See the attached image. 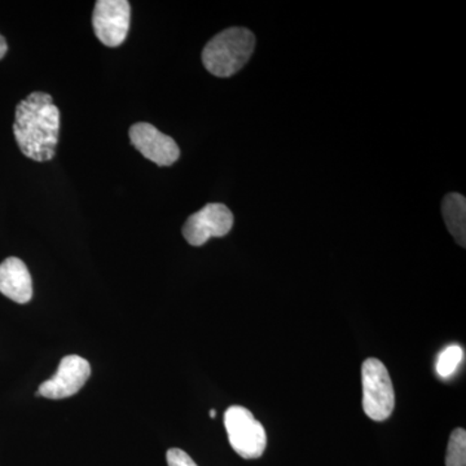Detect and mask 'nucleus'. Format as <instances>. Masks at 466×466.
I'll return each mask as SVG.
<instances>
[{"mask_svg": "<svg viewBox=\"0 0 466 466\" xmlns=\"http://www.w3.org/2000/svg\"><path fill=\"white\" fill-rule=\"evenodd\" d=\"M60 131V110L51 95L33 92L20 101L15 115L14 134L21 152L36 162L51 161L56 156Z\"/></svg>", "mask_w": 466, "mask_h": 466, "instance_id": "f257e3e1", "label": "nucleus"}, {"mask_svg": "<svg viewBox=\"0 0 466 466\" xmlns=\"http://www.w3.org/2000/svg\"><path fill=\"white\" fill-rule=\"evenodd\" d=\"M256 48V36L245 27H229L217 34L202 51V63L208 73L227 78L236 75L249 61Z\"/></svg>", "mask_w": 466, "mask_h": 466, "instance_id": "f03ea898", "label": "nucleus"}, {"mask_svg": "<svg viewBox=\"0 0 466 466\" xmlns=\"http://www.w3.org/2000/svg\"><path fill=\"white\" fill-rule=\"evenodd\" d=\"M363 410L373 421H385L395 408V391L385 364L370 358L361 366Z\"/></svg>", "mask_w": 466, "mask_h": 466, "instance_id": "7ed1b4c3", "label": "nucleus"}, {"mask_svg": "<svg viewBox=\"0 0 466 466\" xmlns=\"http://www.w3.org/2000/svg\"><path fill=\"white\" fill-rule=\"evenodd\" d=\"M225 426L229 444L241 458L253 460L267 447L265 428L248 408L232 406L226 410Z\"/></svg>", "mask_w": 466, "mask_h": 466, "instance_id": "20e7f679", "label": "nucleus"}, {"mask_svg": "<svg viewBox=\"0 0 466 466\" xmlns=\"http://www.w3.org/2000/svg\"><path fill=\"white\" fill-rule=\"evenodd\" d=\"M131 7L126 0H99L95 5L92 25L106 47H118L130 30Z\"/></svg>", "mask_w": 466, "mask_h": 466, "instance_id": "39448f33", "label": "nucleus"}, {"mask_svg": "<svg viewBox=\"0 0 466 466\" xmlns=\"http://www.w3.org/2000/svg\"><path fill=\"white\" fill-rule=\"evenodd\" d=\"M233 227V214L226 205L208 204L187 219L183 236L193 247H202L211 238L228 235Z\"/></svg>", "mask_w": 466, "mask_h": 466, "instance_id": "423d86ee", "label": "nucleus"}, {"mask_svg": "<svg viewBox=\"0 0 466 466\" xmlns=\"http://www.w3.org/2000/svg\"><path fill=\"white\" fill-rule=\"evenodd\" d=\"M90 376V363L78 355H69L61 359L56 375L43 382L35 395L55 400L73 397L84 388Z\"/></svg>", "mask_w": 466, "mask_h": 466, "instance_id": "0eeeda50", "label": "nucleus"}, {"mask_svg": "<svg viewBox=\"0 0 466 466\" xmlns=\"http://www.w3.org/2000/svg\"><path fill=\"white\" fill-rule=\"evenodd\" d=\"M131 143L140 153L158 167H171L180 157V149L173 137L162 134L155 126L139 122L131 126Z\"/></svg>", "mask_w": 466, "mask_h": 466, "instance_id": "6e6552de", "label": "nucleus"}, {"mask_svg": "<svg viewBox=\"0 0 466 466\" xmlns=\"http://www.w3.org/2000/svg\"><path fill=\"white\" fill-rule=\"evenodd\" d=\"M0 293L21 305L32 299V276L25 263L16 257L0 263Z\"/></svg>", "mask_w": 466, "mask_h": 466, "instance_id": "1a4fd4ad", "label": "nucleus"}, {"mask_svg": "<svg viewBox=\"0 0 466 466\" xmlns=\"http://www.w3.org/2000/svg\"><path fill=\"white\" fill-rule=\"evenodd\" d=\"M444 222L451 235L453 236L460 247L466 244V200L460 193H450L444 198L443 205Z\"/></svg>", "mask_w": 466, "mask_h": 466, "instance_id": "9d476101", "label": "nucleus"}, {"mask_svg": "<svg viewBox=\"0 0 466 466\" xmlns=\"http://www.w3.org/2000/svg\"><path fill=\"white\" fill-rule=\"evenodd\" d=\"M464 360V350L459 345H451L441 352L437 360V373L441 379L455 375L460 364Z\"/></svg>", "mask_w": 466, "mask_h": 466, "instance_id": "9b49d317", "label": "nucleus"}, {"mask_svg": "<svg viewBox=\"0 0 466 466\" xmlns=\"http://www.w3.org/2000/svg\"><path fill=\"white\" fill-rule=\"evenodd\" d=\"M446 466H466V431L458 428L451 434Z\"/></svg>", "mask_w": 466, "mask_h": 466, "instance_id": "f8f14e48", "label": "nucleus"}, {"mask_svg": "<svg viewBox=\"0 0 466 466\" xmlns=\"http://www.w3.org/2000/svg\"><path fill=\"white\" fill-rule=\"evenodd\" d=\"M168 466H198L183 450L171 449L167 453Z\"/></svg>", "mask_w": 466, "mask_h": 466, "instance_id": "ddd939ff", "label": "nucleus"}, {"mask_svg": "<svg viewBox=\"0 0 466 466\" xmlns=\"http://www.w3.org/2000/svg\"><path fill=\"white\" fill-rule=\"evenodd\" d=\"M8 51V45L7 42H5V36L0 34V60H2L3 57L5 56V54H7Z\"/></svg>", "mask_w": 466, "mask_h": 466, "instance_id": "4468645a", "label": "nucleus"}, {"mask_svg": "<svg viewBox=\"0 0 466 466\" xmlns=\"http://www.w3.org/2000/svg\"><path fill=\"white\" fill-rule=\"evenodd\" d=\"M216 416H217V410H210V417H213V419H214V417H216Z\"/></svg>", "mask_w": 466, "mask_h": 466, "instance_id": "2eb2a0df", "label": "nucleus"}]
</instances>
